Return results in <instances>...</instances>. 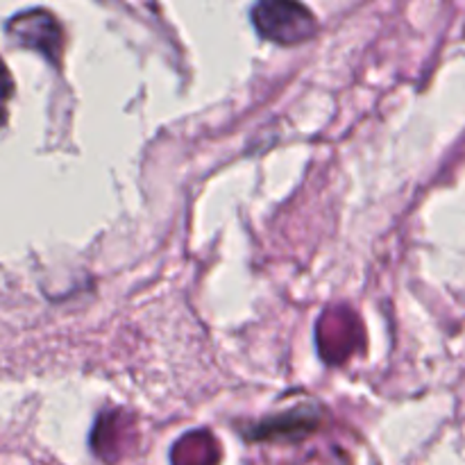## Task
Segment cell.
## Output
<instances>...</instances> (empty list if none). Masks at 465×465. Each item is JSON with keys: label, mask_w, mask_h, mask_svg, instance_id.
I'll list each match as a JSON object with an SVG mask.
<instances>
[{"label": "cell", "mask_w": 465, "mask_h": 465, "mask_svg": "<svg viewBox=\"0 0 465 465\" xmlns=\"http://www.w3.org/2000/svg\"><path fill=\"white\" fill-rule=\"evenodd\" d=\"M252 23L259 35L282 45H295L312 39L318 23L312 9L300 3H259L252 9Z\"/></svg>", "instance_id": "6da1fadb"}, {"label": "cell", "mask_w": 465, "mask_h": 465, "mask_svg": "<svg viewBox=\"0 0 465 465\" xmlns=\"http://www.w3.org/2000/svg\"><path fill=\"white\" fill-rule=\"evenodd\" d=\"M9 39L18 45L36 50L45 59L57 64L64 53V30L57 16L45 9H30V12L16 14L7 23Z\"/></svg>", "instance_id": "7a4b0ae2"}, {"label": "cell", "mask_w": 465, "mask_h": 465, "mask_svg": "<svg viewBox=\"0 0 465 465\" xmlns=\"http://www.w3.org/2000/svg\"><path fill=\"white\" fill-rule=\"evenodd\" d=\"M361 322L350 309H331L318 322V345L327 361H345L357 350Z\"/></svg>", "instance_id": "3957f363"}, {"label": "cell", "mask_w": 465, "mask_h": 465, "mask_svg": "<svg viewBox=\"0 0 465 465\" xmlns=\"http://www.w3.org/2000/svg\"><path fill=\"white\" fill-rule=\"evenodd\" d=\"M221 459L218 440L209 431H189L175 443L173 465H216Z\"/></svg>", "instance_id": "277c9868"}, {"label": "cell", "mask_w": 465, "mask_h": 465, "mask_svg": "<svg viewBox=\"0 0 465 465\" xmlns=\"http://www.w3.org/2000/svg\"><path fill=\"white\" fill-rule=\"evenodd\" d=\"M127 418H123V413L116 416H103L100 418L98 427L94 431V448L98 452V457L114 461L123 454V443H125L127 436Z\"/></svg>", "instance_id": "5b68a950"}, {"label": "cell", "mask_w": 465, "mask_h": 465, "mask_svg": "<svg viewBox=\"0 0 465 465\" xmlns=\"http://www.w3.org/2000/svg\"><path fill=\"white\" fill-rule=\"evenodd\" d=\"M12 95H14V80L12 75H9L5 62L0 59V127H3V123L7 121V104L9 100H12Z\"/></svg>", "instance_id": "8992f818"}]
</instances>
